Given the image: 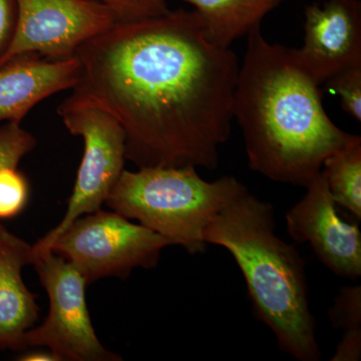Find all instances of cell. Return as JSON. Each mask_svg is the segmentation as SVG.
I'll return each mask as SVG.
<instances>
[{"mask_svg":"<svg viewBox=\"0 0 361 361\" xmlns=\"http://www.w3.org/2000/svg\"><path fill=\"white\" fill-rule=\"evenodd\" d=\"M20 361H59L52 351L32 350L18 356Z\"/></svg>","mask_w":361,"mask_h":361,"instance_id":"cell-21","label":"cell"},{"mask_svg":"<svg viewBox=\"0 0 361 361\" xmlns=\"http://www.w3.org/2000/svg\"><path fill=\"white\" fill-rule=\"evenodd\" d=\"M274 210L248 189L220 211L204 233L206 244L229 251L245 279L254 315L269 327L283 353L320 360L308 299L305 263L275 233Z\"/></svg>","mask_w":361,"mask_h":361,"instance_id":"cell-3","label":"cell"},{"mask_svg":"<svg viewBox=\"0 0 361 361\" xmlns=\"http://www.w3.org/2000/svg\"><path fill=\"white\" fill-rule=\"evenodd\" d=\"M173 241L116 212L102 209L78 218L51 250L75 266L87 285L104 277L126 279L135 268L153 269Z\"/></svg>","mask_w":361,"mask_h":361,"instance_id":"cell-5","label":"cell"},{"mask_svg":"<svg viewBox=\"0 0 361 361\" xmlns=\"http://www.w3.org/2000/svg\"><path fill=\"white\" fill-rule=\"evenodd\" d=\"M75 56L80 77L68 97L118 121L127 160L217 168L231 135L240 63L230 47L207 39L196 11L116 23Z\"/></svg>","mask_w":361,"mask_h":361,"instance_id":"cell-1","label":"cell"},{"mask_svg":"<svg viewBox=\"0 0 361 361\" xmlns=\"http://www.w3.org/2000/svg\"><path fill=\"white\" fill-rule=\"evenodd\" d=\"M304 42L290 49L301 70L318 85L361 66V2L324 0L305 8Z\"/></svg>","mask_w":361,"mask_h":361,"instance_id":"cell-10","label":"cell"},{"mask_svg":"<svg viewBox=\"0 0 361 361\" xmlns=\"http://www.w3.org/2000/svg\"><path fill=\"white\" fill-rule=\"evenodd\" d=\"M247 37L233 114L249 167L275 182L306 187L325 159L355 135L330 120L320 85L301 70L290 49L270 44L261 27Z\"/></svg>","mask_w":361,"mask_h":361,"instance_id":"cell-2","label":"cell"},{"mask_svg":"<svg viewBox=\"0 0 361 361\" xmlns=\"http://www.w3.org/2000/svg\"><path fill=\"white\" fill-rule=\"evenodd\" d=\"M13 42L0 61L25 54L59 61L73 58L85 42L116 25L108 7L90 0H16Z\"/></svg>","mask_w":361,"mask_h":361,"instance_id":"cell-8","label":"cell"},{"mask_svg":"<svg viewBox=\"0 0 361 361\" xmlns=\"http://www.w3.org/2000/svg\"><path fill=\"white\" fill-rule=\"evenodd\" d=\"M329 317L336 329L344 330L332 361H357L361 357V286H344L334 299Z\"/></svg>","mask_w":361,"mask_h":361,"instance_id":"cell-15","label":"cell"},{"mask_svg":"<svg viewBox=\"0 0 361 361\" xmlns=\"http://www.w3.org/2000/svg\"><path fill=\"white\" fill-rule=\"evenodd\" d=\"M75 56L42 58L25 54L0 66V123H20L37 104L47 97L73 89L80 77Z\"/></svg>","mask_w":361,"mask_h":361,"instance_id":"cell-11","label":"cell"},{"mask_svg":"<svg viewBox=\"0 0 361 361\" xmlns=\"http://www.w3.org/2000/svg\"><path fill=\"white\" fill-rule=\"evenodd\" d=\"M16 18V0H0V61L13 42Z\"/></svg>","mask_w":361,"mask_h":361,"instance_id":"cell-20","label":"cell"},{"mask_svg":"<svg viewBox=\"0 0 361 361\" xmlns=\"http://www.w3.org/2000/svg\"><path fill=\"white\" fill-rule=\"evenodd\" d=\"M329 90L341 97V108L361 122V66L348 68L327 80Z\"/></svg>","mask_w":361,"mask_h":361,"instance_id":"cell-19","label":"cell"},{"mask_svg":"<svg viewBox=\"0 0 361 361\" xmlns=\"http://www.w3.org/2000/svg\"><path fill=\"white\" fill-rule=\"evenodd\" d=\"M30 197V186L18 167L0 169V220L23 212Z\"/></svg>","mask_w":361,"mask_h":361,"instance_id":"cell-16","label":"cell"},{"mask_svg":"<svg viewBox=\"0 0 361 361\" xmlns=\"http://www.w3.org/2000/svg\"><path fill=\"white\" fill-rule=\"evenodd\" d=\"M336 205L361 220V137L356 135L343 148L327 157L322 169Z\"/></svg>","mask_w":361,"mask_h":361,"instance_id":"cell-14","label":"cell"},{"mask_svg":"<svg viewBox=\"0 0 361 361\" xmlns=\"http://www.w3.org/2000/svg\"><path fill=\"white\" fill-rule=\"evenodd\" d=\"M32 264L49 296V311L40 326L26 331L25 349L49 348L59 361L122 360L97 338L85 300L87 280L82 273L54 251L35 256Z\"/></svg>","mask_w":361,"mask_h":361,"instance_id":"cell-7","label":"cell"},{"mask_svg":"<svg viewBox=\"0 0 361 361\" xmlns=\"http://www.w3.org/2000/svg\"><path fill=\"white\" fill-rule=\"evenodd\" d=\"M32 262V246L0 225V350H25L23 337L39 319L37 295L21 275Z\"/></svg>","mask_w":361,"mask_h":361,"instance_id":"cell-12","label":"cell"},{"mask_svg":"<svg viewBox=\"0 0 361 361\" xmlns=\"http://www.w3.org/2000/svg\"><path fill=\"white\" fill-rule=\"evenodd\" d=\"M108 7L116 23H135L158 18L170 11L168 0H90Z\"/></svg>","mask_w":361,"mask_h":361,"instance_id":"cell-18","label":"cell"},{"mask_svg":"<svg viewBox=\"0 0 361 361\" xmlns=\"http://www.w3.org/2000/svg\"><path fill=\"white\" fill-rule=\"evenodd\" d=\"M58 113L68 132L84 140V156L65 217L32 246L33 259L51 251L54 242L73 221L102 209L127 160L125 132L110 114L70 97L59 104Z\"/></svg>","mask_w":361,"mask_h":361,"instance_id":"cell-6","label":"cell"},{"mask_svg":"<svg viewBox=\"0 0 361 361\" xmlns=\"http://www.w3.org/2000/svg\"><path fill=\"white\" fill-rule=\"evenodd\" d=\"M194 7L207 39L224 49L248 35L283 0H179Z\"/></svg>","mask_w":361,"mask_h":361,"instance_id":"cell-13","label":"cell"},{"mask_svg":"<svg viewBox=\"0 0 361 361\" xmlns=\"http://www.w3.org/2000/svg\"><path fill=\"white\" fill-rule=\"evenodd\" d=\"M37 140L20 123H6L0 126V169L18 167L23 157L30 154Z\"/></svg>","mask_w":361,"mask_h":361,"instance_id":"cell-17","label":"cell"},{"mask_svg":"<svg viewBox=\"0 0 361 361\" xmlns=\"http://www.w3.org/2000/svg\"><path fill=\"white\" fill-rule=\"evenodd\" d=\"M306 194L286 214L287 231L297 243H308L320 262L336 276H361V232L336 210L323 171L305 187Z\"/></svg>","mask_w":361,"mask_h":361,"instance_id":"cell-9","label":"cell"},{"mask_svg":"<svg viewBox=\"0 0 361 361\" xmlns=\"http://www.w3.org/2000/svg\"><path fill=\"white\" fill-rule=\"evenodd\" d=\"M194 166L123 170L104 204L114 212L170 239L190 254L203 253L204 233L215 216L247 188L225 176L208 182Z\"/></svg>","mask_w":361,"mask_h":361,"instance_id":"cell-4","label":"cell"}]
</instances>
